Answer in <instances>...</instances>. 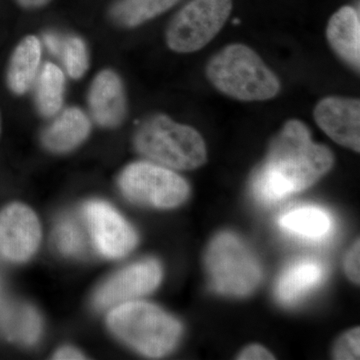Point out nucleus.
Returning <instances> with one entry per match:
<instances>
[{"label":"nucleus","instance_id":"f257e3e1","mask_svg":"<svg viewBox=\"0 0 360 360\" xmlns=\"http://www.w3.org/2000/svg\"><path fill=\"white\" fill-rule=\"evenodd\" d=\"M326 146L314 143L302 122L290 120L270 146L269 156L255 174L252 191L264 203H274L311 186L333 167Z\"/></svg>","mask_w":360,"mask_h":360},{"label":"nucleus","instance_id":"f03ea898","mask_svg":"<svg viewBox=\"0 0 360 360\" xmlns=\"http://www.w3.org/2000/svg\"><path fill=\"white\" fill-rule=\"evenodd\" d=\"M206 75L215 89L238 101H269L281 89L276 75L257 52L243 44L229 45L215 54Z\"/></svg>","mask_w":360,"mask_h":360},{"label":"nucleus","instance_id":"7ed1b4c3","mask_svg":"<svg viewBox=\"0 0 360 360\" xmlns=\"http://www.w3.org/2000/svg\"><path fill=\"white\" fill-rule=\"evenodd\" d=\"M108 323L117 338L150 357L168 354L181 335L176 319L148 302L132 300L113 307Z\"/></svg>","mask_w":360,"mask_h":360},{"label":"nucleus","instance_id":"20e7f679","mask_svg":"<svg viewBox=\"0 0 360 360\" xmlns=\"http://www.w3.org/2000/svg\"><path fill=\"white\" fill-rule=\"evenodd\" d=\"M134 144L142 155L174 169H195L206 160L201 135L167 115L153 116L142 123L135 134Z\"/></svg>","mask_w":360,"mask_h":360},{"label":"nucleus","instance_id":"39448f33","mask_svg":"<svg viewBox=\"0 0 360 360\" xmlns=\"http://www.w3.org/2000/svg\"><path fill=\"white\" fill-rule=\"evenodd\" d=\"M205 265L213 288L224 295H248L262 281L259 262L243 241L231 233L213 239L206 251Z\"/></svg>","mask_w":360,"mask_h":360},{"label":"nucleus","instance_id":"423d86ee","mask_svg":"<svg viewBox=\"0 0 360 360\" xmlns=\"http://www.w3.org/2000/svg\"><path fill=\"white\" fill-rule=\"evenodd\" d=\"M231 9L232 0H193L170 23L168 46L179 53L200 51L224 27Z\"/></svg>","mask_w":360,"mask_h":360},{"label":"nucleus","instance_id":"0eeeda50","mask_svg":"<svg viewBox=\"0 0 360 360\" xmlns=\"http://www.w3.org/2000/svg\"><path fill=\"white\" fill-rule=\"evenodd\" d=\"M120 186L129 200L160 208L181 205L189 193L188 184L179 174L144 161L132 163L123 170Z\"/></svg>","mask_w":360,"mask_h":360},{"label":"nucleus","instance_id":"6e6552de","mask_svg":"<svg viewBox=\"0 0 360 360\" xmlns=\"http://www.w3.org/2000/svg\"><path fill=\"white\" fill-rule=\"evenodd\" d=\"M84 215L92 243L104 257L120 258L134 250L136 233L112 206L90 201L84 206Z\"/></svg>","mask_w":360,"mask_h":360},{"label":"nucleus","instance_id":"1a4fd4ad","mask_svg":"<svg viewBox=\"0 0 360 360\" xmlns=\"http://www.w3.org/2000/svg\"><path fill=\"white\" fill-rule=\"evenodd\" d=\"M40 224L28 206L13 203L0 212V255L22 262L32 257L40 243Z\"/></svg>","mask_w":360,"mask_h":360},{"label":"nucleus","instance_id":"9d476101","mask_svg":"<svg viewBox=\"0 0 360 360\" xmlns=\"http://www.w3.org/2000/svg\"><path fill=\"white\" fill-rule=\"evenodd\" d=\"M161 267L155 260L137 262L118 272L96 293L94 302L98 309H106L132 302L151 292L161 281Z\"/></svg>","mask_w":360,"mask_h":360},{"label":"nucleus","instance_id":"9b49d317","mask_svg":"<svg viewBox=\"0 0 360 360\" xmlns=\"http://www.w3.org/2000/svg\"><path fill=\"white\" fill-rule=\"evenodd\" d=\"M314 120L336 143L359 153V101L343 97H326L315 108Z\"/></svg>","mask_w":360,"mask_h":360},{"label":"nucleus","instance_id":"f8f14e48","mask_svg":"<svg viewBox=\"0 0 360 360\" xmlns=\"http://www.w3.org/2000/svg\"><path fill=\"white\" fill-rule=\"evenodd\" d=\"M89 110L96 123L115 127L125 116L124 90L120 77L110 70L101 71L92 82L89 96Z\"/></svg>","mask_w":360,"mask_h":360},{"label":"nucleus","instance_id":"ddd939ff","mask_svg":"<svg viewBox=\"0 0 360 360\" xmlns=\"http://www.w3.org/2000/svg\"><path fill=\"white\" fill-rule=\"evenodd\" d=\"M328 39L333 51L347 63L359 70L360 65L359 13L352 6L336 11L329 20Z\"/></svg>","mask_w":360,"mask_h":360},{"label":"nucleus","instance_id":"4468645a","mask_svg":"<svg viewBox=\"0 0 360 360\" xmlns=\"http://www.w3.org/2000/svg\"><path fill=\"white\" fill-rule=\"evenodd\" d=\"M326 269L314 259L298 260L284 270L276 284L278 302L292 305L300 302L323 279Z\"/></svg>","mask_w":360,"mask_h":360},{"label":"nucleus","instance_id":"2eb2a0df","mask_svg":"<svg viewBox=\"0 0 360 360\" xmlns=\"http://www.w3.org/2000/svg\"><path fill=\"white\" fill-rule=\"evenodd\" d=\"M90 122L79 108H68L44 130L42 142L53 153H66L77 148L89 136Z\"/></svg>","mask_w":360,"mask_h":360},{"label":"nucleus","instance_id":"dca6fc26","mask_svg":"<svg viewBox=\"0 0 360 360\" xmlns=\"http://www.w3.org/2000/svg\"><path fill=\"white\" fill-rule=\"evenodd\" d=\"M40 56V42L33 35L21 40L14 49L7 70V84L13 94L21 96L32 87L39 70Z\"/></svg>","mask_w":360,"mask_h":360},{"label":"nucleus","instance_id":"f3484780","mask_svg":"<svg viewBox=\"0 0 360 360\" xmlns=\"http://www.w3.org/2000/svg\"><path fill=\"white\" fill-rule=\"evenodd\" d=\"M279 225L292 236L319 241L328 236L333 229V220L330 215L321 207L302 206L281 215Z\"/></svg>","mask_w":360,"mask_h":360},{"label":"nucleus","instance_id":"a211bd4d","mask_svg":"<svg viewBox=\"0 0 360 360\" xmlns=\"http://www.w3.org/2000/svg\"><path fill=\"white\" fill-rule=\"evenodd\" d=\"M1 326L11 340L32 345L41 333V319L28 305H9L1 311Z\"/></svg>","mask_w":360,"mask_h":360},{"label":"nucleus","instance_id":"6ab92c4d","mask_svg":"<svg viewBox=\"0 0 360 360\" xmlns=\"http://www.w3.org/2000/svg\"><path fill=\"white\" fill-rule=\"evenodd\" d=\"M65 94V75L53 63H45L37 84V105L45 117H51L60 110Z\"/></svg>","mask_w":360,"mask_h":360},{"label":"nucleus","instance_id":"aec40b11","mask_svg":"<svg viewBox=\"0 0 360 360\" xmlns=\"http://www.w3.org/2000/svg\"><path fill=\"white\" fill-rule=\"evenodd\" d=\"M179 2V0H120L111 8L116 23L134 27L153 20Z\"/></svg>","mask_w":360,"mask_h":360},{"label":"nucleus","instance_id":"412c9836","mask_svg":"<svg viewBox=\"0 0 360 360\" xmlns=\"http://www.w3.org/2000/svg\"><path fill=\"white\" fill-rule=\"evenodd\" d=\"M84 219L82 221L79 217H68L56 225L53 233L54 241L58 250L65 255L82 257L89 251L92 240L84 215Z\"/></svg>","mask_w":360,"mask_h":360},{"label":"nucleus","instance_id":"4be33fe9","mask_svg":"<svg viewBox=\"0 0 360 360\" xmlns=\"http://www.w3.org/2000/svg\"><path fill=\"white\" fill-rule=\"evenodd\" d=\"M63 54L70 77L75 79L84 77L89 68V56L84 40L79 37H68L63 44Z\"/></svg>","mask_w":360,"mask_h":360},{"label":"nucleus","instance_id":"5701e85b","mask_svg":"<svg viewBox=\"0 0 360 360\" xmlns=\"http://www.w3.org/2000/svg\"><path fill=\"white\" fill-rule=\"evenodd\" d=\"M359 328L345 333L338 340L335 349L336 359H359Z\"/></svg>","mask_w":360,"mask_h":360},{"label":"nucleus","instance_id":"b1692460","mask_svg":"<svg viewBox=\"0 0 360 360\" xmlns=\"http://www.w3.org/2000/svg\"><path fill=\"white\" fill-rule=\"evenodd\" d=\"M359 255L360 245L359 240H357L354 246L350 248L345 262V271H347V276L349 277L354 283H359L360 281Z\"/></svg>","mask_w":360,"mask_h":360},{"label":"nucleus","instance_id":"393cba45","mask_svg":"<svg viewBox=\"0 0 360 360\" xmlns=\"http://www.w3.org/2000/svg\"><path fill=\"white\" fill-rule=\"evenodd\" d=\"M238 359L245 360H259V359H274V355L270 354L269 350L265 349L264 347L260 345H250L246 347L240 355Z\"/></svg>","mask_w":360,"mask_h":360},{"label":"nucleus","instance_id":"a878e982","mask_svg":"<svg viewBox=\"0 0 360 360\" xmlns=\"http://www.w3.org/2000/svg\"><path fill=\"white\" fill-rule=\"evenodd\" d=\"M44 39L45 45H46L49 51L56 54V56L63 54V44L58 37H56V34H52V33H46L44 37Z\"/></svg>","mask_w":360,"mask_h":360},{"label":"nucleus","instance_id":"bb28decb","mask_svg":"<svg viewBox=\"0 0 360 360\" xmlns=\"http://www.w3.org/2000/svg\"><path fill=\"white\" fill-rule=\"evenodd\" d=\"M54 359H85L84 354H80L78 350L72 347H63L56 352L53 357Z\"/></svg>","mask_w":360,"mask_h":360},{"label":"nucleus","instance_id":"cd10ccee","mask_svg":"<svg viewBox=\"0 0 360 360\" xmlns=\"http://www.w3.org/2000/svg\"><path fill=\"white\" fill-rule=\"evenodd\" d=\"M16 1L25 8H37V7L44 6L51 0H16Z\"/></svg>","mask_w":360,"mask_h":360},{"label":"nucleus","instance_id":"c85d7f7f","mask_svg":"<svg viewBox=\"0 0 360 360\" xmlns=\"http://www.w3.org/2000/svg\"><path fill=\"white\" fill-rule=\"evenodd\" d=\"M0 129H1V118H0Z\"/></svg>","mask_w":360,"mask_h":360}]
</instances>
